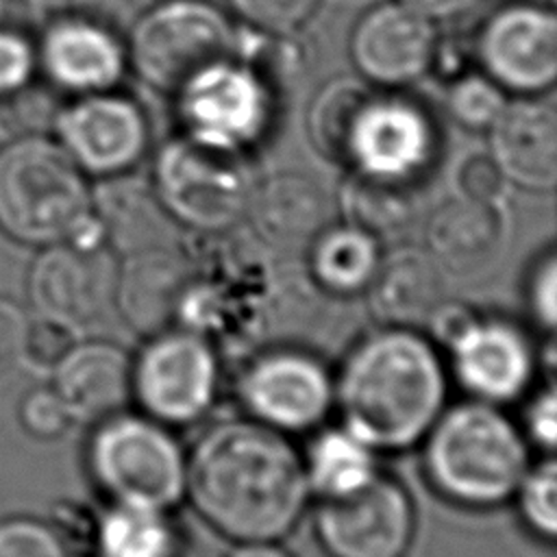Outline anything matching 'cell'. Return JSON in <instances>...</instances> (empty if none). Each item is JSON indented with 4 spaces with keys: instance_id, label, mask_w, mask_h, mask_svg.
Masks as SVG:
<instances>
[{
    "instance_id": "6da1fadb",
    "label": "cell",
    "mask_w": 557,
    "mask_h": 557,
    "mask_svg": "<svg viewBox=\"0 0 557 557\" xmlns=\"http://www.w3.org/2000/svg\"><path fill=\"white\" fill-rule=\"evenodd\" d=\"M185 498L222 537L278 542L311 500L302 453L248 416L213 422L187 453Z\"/></svg>"
},
{
    "instance_id": "7a4b0ae2",
    "label": "cell",
    "mask_w": 557,
    "mask_h": 557,
    "mask_svg": "<svg viewBox=\"0 0 557 557\" xmlns=\"http://www.w3.org/2000/svg\"><path fill=\"white\" fill-rule=\"evenodd\" d=\"M333 385L342 426L376 453L418 446L448 398L440 348L420 329L379 326L357 337Z\"/></svg>"
},
{
    "instance_id": "3957f363",
    "label": "cell",
    "mask_w": 557,
    "mask_h": 557,
    "mask_svg": "<svg viewBox=\"0 0 557 557\" xmlns=\"http://www.w3.org/2000/svg\"><path fill=\"white\" fill-rule=\"evenodd\" d=\"M420 444L429 485L468 509L511 500L531 463L520 426L498 405L474 398L444 407Z\"/></svg>"
},
{
    "instance_id": "277c9868",
    "label": "cell",
    "mask_w": 557,
    "mask_h": 557,
    "mask_svg": "<svg viewBox=\"0 0 557 557\" xmlns=\"http://www.w3.org/2000/svg\"><path fill=\"white\" fill-rule=\"evenodd\" d=\"M91 220L89 176L52 135H17L0 146V233L20 246L72 239Z\"/></svg>"
},
{
    "instance_id": "5b68a950",
    "label": "cell",
    "mask_w": 557,
    "mask_h": 557,
    "mask_svg": "<svg viewBox=\"0 0 557 557\" xmlns=\"http://www.w3.org/2000/svg\"><path fill=\"white\" fill-rule=\"evenodd\" d=\"M85 468L113 505L172 511L185 498L187 453L170 426L126 409L94 424Z\"/></svg>"
},
{
    "instance_id": "8992f818",
    "label": "cell",
    "mask_w": 557,
    "mask_h": 557,
    "mask_svg": "<svg viewBox=\"0 0 557 557\" xmlns=\"http://www.w3.org/2000/svg\"><path fill=\"white\" fill-rule=\"evenodd\" d=\"M124 46L128 70L172 96L196 72L237 54L239 24L213 0H157L133 22Z\"/></svg>"
},
{
    "instance_id": "52a82bcc",
    "label": "cell",
    "mask_w": 557,
    "mask_h": 557,
    "mask_svg": "<svg viewBox=\"0 0 557 557\" xmlns=\"http://www.w3.org/2000/svg\"><path fill=\"white\" fill-rule=\"evenodd\" d=\"M248 154L196 141L165 139L152 161L150 187L176 226L222 233L244 224L255 187Z\"/></svg>"
},
{
    "instance_id": "ba28073f",
    "label": "cell",
    "mask_w": 557,
    "mask_h": 557,
    "mask_svg": "<svg viewBox=\"0 0 557 557\" xmlns=\"http://www.w3.org/2000/svg\"><path fill=\"white\" fill-rule=\"evenodd\" d=\"M172 100L178 133L239 154L268 135L274 117L272 81L237 54L196 72Z\"/></svg>"
},
{
    "instance_id": "9c48e42d",
    "label": "cell",
    "mask_w": 557,
    "mask_h": 557,
    "mask_svg": "<svg viewBox=\"0 0 557 557\" xmlns=\"http://www.w3.org/2000/svg\"><path fill=\"white\" fill-rule=\"evenodd\" d=\"M220 376V352L205 337L172 326L146 337L133 357V400L148 418L185 426L209 413Z\"/></svg>"
},
{
    "instance_id": "30bf717a",
    "label": "cell",
    "mask_w": 557,
    "mask_h": 557,
    "mask_svg": "<svg viewBox=\"0 0 557 557\" xmlns=\"http://www.w3.org/2000/svg\"><path fill=\"white\" fill-rule=\"evenodd\" d=\"M237 398L248 418L285 435L315 431L333 411V372L315 350L268 346L246 359Z\"/></svg>"
},
{
    "instance_id": "8fae6325",
    "label": "cell",
    "mask_w": 557,
    "mask_h": 557,
    "mask_svg": "<svg viewBox=\"0 0 557 557\" xmlns=\"http://www.w3.org/2000/svg\"><path fill=\"white\" fill-rule=\"evenodd\" d=\"M416 524L409 490L385 472L346 496L315 498L313 507V535L326 557H405Z\"/></svg>"
},
{
    "instance_id": "7c38bea8",
    "label": "cell",
    "mask_w": 557,
    "mask_h": 557,
    "mask_svg": "<svg viewBox=\"0 0 557 557\" xmlns=\"http://www.w3.org/2000/svg\"><path fill=\"white\" fill-rule=\"evenodd\" d=\"M50 135L94 178L133 172L150 148V122L144 107L117 89L61 102Z\"/></svg>"
},
{
    "instance_id": "4fadbf2b",
    "label": "cell",
    "mask_w": 557,
    "mask_h": 557,
    "mask_svg": "<svg viewBox=\"0 0 557 557\" xmlns=\"http://www.w3.org/2000/svg\"><path fill=\"white\" fill-rule=\"evenodd\" d=\"M476 67L509 96H544L557 78V15L542 2L494 9L472 41Z\"/></svg>"
},
{
    "instance_id": "5bb4252c",
    "label": "cell",
    "mask_w": 557,
    "mask_h": 557,
    "mask_svg": "<svg viewBox=\"0 0 557 557\" xmlns=\"http://www.w3.org/2000/svg\"><path fill=\"white\" fill-rule=\"evenodd\" d=\"M440 148L435 120L403 91L374 89L361 107L346 152V170L418 183Z\"/></svg>"
},
{
    "instance_id": "9a60e30c",
    "label": "cell",
    "mask_w": 557,
    "mask_h": 557,
    "mask_svg": "<svg viewBox=\"0 0 557 557\" xmlns=\"http://www.w3.org/2000/svg\"><path fill=\"white\" fill-rule=\"evenodd\" d=\"M440 37V24L416 7L381 0L352 24L348 57L370 87L403 91L433 70Z\"/></svg>"
},
{
    "instance_id": "2e32d148",
    "label": "cell",
    "mask_w": 557,
    "mask_h": 557,
    "mask_svg": "<svg viewBox=\"0 0 557 557\" xmlns=\"http://www.w3.org/2000/svg\"><path fill=\"white\" fill-rule=\"evenodd\" d=\"M115 255L61 242L39 248L26 276V294L37 315L76 333L98 322L113 305Z\"/></svg>"
},
{
    "instance_id": "e0dca14e",
    "label": "cell",
    "mask_w": 557,
    "mask_h": 557,
    "mask_svg": "<svg viewBox=\"0 0 557 557\" xmlns=\"http://www.w3.org/2000/svg\"><path fill=\"white\" fill-rule=\"evenodd\" d=\"M37 72L59 94L117 89L128 72L124 39L102 20L87 13H63L35 33Z\"/></svg>"
},
{
    "instance_id": "ac0fdd59",
    "label": "cell",
    "mask_w": 557,
    "mask_h": 557,
    "mask_svg": "<svg viewBox=\"0 0 557 557\" xmlns=\"http://www.w3.org/2000/svg\"><path fill=\"white\" fill-rule=\"evenodd\" d=\"M457 385L474 400L503 405L527 394L537 352L513 322L479 313L446 348Z\"/></svg>"
},
{
    "instance_id": "d6986e66",
    "label": "cell",
    "mask_w": 557,
    "mask_h": 557,
    "mask_svg": "<svg viewBox=\"0 0 557 557\" xmlns=\"http://www.w3.org/2000/svg\"><path fill=\"white\" fill-rule=\"evenodd\" d=\"M487 152L511 187L544 194L557 185V111L544 96H509L485 131Z\"/></svg>"
},
{
    "instance_id": "ffe728a7",
    "label": "cell",
    "mask_w": 557,
    "mask_h": 557,
    "mask_svg": "<svg viewBox=\"0 0 557 557\" xmlns=\"http://www.w3.org/2000/svg\"><path fill=\"white\" fill-rule=\"evenodd\" d=\"M183 248L154 246L117 261L113 309L128 331L144 339L176 326L178 305L189 283Z\"/></svg>"
},
{
    "instance_id": "44dd1931",
    "label": "cell",
    "mask_w": 557,
    "mask_h": 557,
    "mask_svg": "<svg viewBox=\"0 0 557 557\" xmlns=\"http://www.w3.org/2000/svg\"><path fill=\"white\" fill-rule=\"evenodd\" d=\"M131 368L133 357L122 346L107 339H78L50 372V385L72 422L96 424L124 411L133 400Z\"/></svg>"
},
{
    "instance_id": "7402d4cb",
    "label": "cell",
    "mask_w": 557,
    "mask_h": 557,
    "mask_svg": "<svg viewBox=\"0 0 557 557\" xmlns=\"http://www.w3.org/2000/svg\"><path fill=\"white\" fill-rule=\"evenodd\" d=\"M507 239L505 202L453 196L424 222V248L442 270L472 274L498 257Z\"/></svg>"
},
{
    "instance_id": "603a6c76",
    "label": "cell",
    "mask_w": 557,
    "mask_h": 557,
    "mask_svg": "<svg viewBox=\"0 0 557 557\" xmlns=\"http://www.w3.org/2000/svg\"><path fill=\"white\" fill-rule=\"evenodd\" d=\"M244 222L265 248H307L329 224V200L309 176L276 172L255 183Z\"/></svg>"
},
{
    "instance_id": "cb8c5ba5",
    "label": "cell",
    "mask_w": 557,
    "mask_h": 557,
    "mask_svg": "<svg viewBox=\"0 0 557 557\" xmlns=\"http://www.w3.org/2000/svg\"><path fill=\"white\" fill-rule=\"evenodd\" d=\"M363 296L379 326L422 329L444 298L442 268L424 246H396L383 252Z\"/></svg>"
},
{
    "instance_id": "d4e9b609",
    "label": "cell",
    "mask_w": 557,
    "mask_h": 557,
    "mask_svg": "<svg viewBox=\"0 0 557 557\" xmlns=\"http://www.w3.org/2000/svg\"><path fill=\"white\" fill-rule=\"evenodd\" d=\"M91 213L104 246L115 257L174 246V220L157 200L150 183H137L131 172L98 178V185L91 187Z\"/></svg>"
},
{
    "instance_id": "484cf974",
    "label": "cell",
    "mask_w": 557,
    "mask_h": 557,
    "mask_svg": "<svg viewBox=\"0 0 557 557\" xmlns=\"http://www.w3.org/2000/svg\"><path fill=\"white\" fill-rule=\"evenodd\" d=\"M381 257L383 242L346 222H329L305 248V274L322 294L350 300L363 296Z\"/></svg>"
},
{
    "instance_id": "4316f807",
    "label": "cell",
    "mask_w": 557,
    "mask_h": 557,
    "mask_svg": "<svg viewBox=\"0 0 557 557\" xmlns=\"http://www.w3.org/2000/svg\"><path fill=\"white\" fill-rule=\"evenodd\" d=\"M96 557H205L194 533L170 511L113 505L100 509Z\"/></svg>"
},
{
    "instance_id": "83f0119b",
    "label": "cell",
    "mask_w": 557,
    "mask_h": 557,
    "mask_svg": "<svg viewBox=\"0 0 557 557\" xmlns=\"http://www.w3.org/2000/svg\"><path fill=\"white\" fill-rule=\"evenodd\" d=\"M342 222L357 226L379 242L403 235L416 220V185L346 170L335 194Z\"/></svg>"
},
{
    "instance_id": "f1b7e54d",
    "label": "cell",
    "mask_w": 557,
    "mask_h": 557,
    "mask_svg": "<svg viewBox=\"0 0 557 557\" xmlns=\"http://www.w3.org/2000/svg\"><path fill=\"white\" fill-rule=\"evenodd\" d=\"M307 485L315 498L346 496L370 483L381 470L376 450L346 426H318L302 455Z\"/></svg>"
},
{
    "instance_id": "f546056e",
    "label": "cell",
    "mask_w": 557,
    "mask_h": 557,
    "mask_svg": "<svg viewBox=\"0 0 557 557\" xmlns=\"http://www.w3.org/2000/svg\"><path fill=\"white\" fill-rule=\"evenodd\" d=\"M372 91L374 87L357 74L333 76L313 91L305 111V133L315 154L329 163L346 165L352 126Z\"/></svg>"
},
{
    "instance_id": "4dcf8cb0",
    "label": "cell",
    "mask_w": 557,
    "mask_h": 557,
    "mask_svg": "<svg viewBox=\"0 0 557 557\" xmlns=\"http://www.w3.org/2000/svg\"><path fill=\"white\" fill-rule=\"evenodd\" d=\"M507 100L509 94L479 67L463 70L448 78L444 91V109L448 117L459 128L481 135H485Z\"/></svg>"
},
{
    "instance_id": "1f68e13d",
    "label": "cell",
    "mask_w": 557,
    "mask_h": 557,
    "mask_svg": "<svg viewBox=\"0 0 557 557\" xmlns=\"http://www.w3.org/2000/svg\"><path fill=\"white\" fill-rule=\"evenodd\" d=\"M522 524L540 540L553 542L557 535V461L544 455L529 463L513 496Z\"/></svg>"
},
{
    "instance_id": "d6a6232c",
    "label": "cell",
    "mask_w": 557,
    "mask_h": 557,
    "mask_svg": "<svg viewBox=\"0 0 557 557\" xmlns=\"http://www.w3.org/2000/svg\"><path fill=\"white\" fill-rule=\"evenodd\" d=\"M59 91L37 78L0 98V126L11 135H50L61 107Z\"/></svg>"
},
{
    "instance_id": "836d02e7",
    "label": "cell",
    "mask_w": 557,
    "mask_h": 557,
    "mask_svg": "<svg viewBox=\"0 0 557 557\" xmlns=\"http://www.w3.org/2000/svg\"><path fill=\"white\" fill-rule=\"evenodd\" d=\"M231 17L255 33L289 37L318 11L322 0H224Z\"/></svg>"
},
{
    "instance_id": "e575fe53",
    "label": "cell",
    "mask_w": 557,
    "mask_h": 557,
    "mask_svg": "<svg viewBox=\"0 0 557 557\" xmlns=\"http://www.w3.org/2000/svg\"><path fill=\"white\" fill-rule=\"evenodd\" d=\"M507 181L487 150L463 152L450 174L453 196L481 202H505Z\"/></svg>"
},
{
    "instance_id": "d590c367",
    "label": "cell",
    "mask_w": 557,
    "mask_h": 557,
    "mask_svg": "<svg viewBox=\"0 0 557 557\" xmlns=\"http://www.w3.org/2000/svg\"><path fill=\"white\" fill-rule=\"evenodd\" d=\"M48 524L70 557H96L100 509L81 500H59Z\"/></svg>"
},
{
    "instance_id": "8d00e7d4",
    "label": "cell",
    "mask_w": 557,
    "mask_h": 557,
    "mask_svg": "<svg viewBox=\"0 0 557 557\" xmlns=\"http://www.w3.org/2000/svg\"><path fill=\"white\" fill-rule=\"evenodd\" d=\"M78 342V333L57 320L37 315L28 320L22 361L37 372L50 374Z\"/></svg>"
},
{
    "instance_id": "74e56055",
    "label": "cell",
    "mask_w": 557,
    "mask_h": 557,
    "mask_svg": "<svg viewBox=\"0 0 557 557\" xmlns=\"http://www.w3.org/2000/svg\"><path fill=\"white\" fill-rule=\"evenodd\" d=\"M0 557H70L48 522L15 516L0 522Z\"/></svg>"
},
{
    "instance_id": "f35d334b",
    "label": "cell",
    "mask_w": 557,
    "mask_h": 557,
    "mask_svg": "<svg viewBox=\"0 0 557 557\" xmlns=\"http://www.w3.org/2000/svg\"><path fill=\"white\" fill-rule=\"evenodd\" d=\"M17 418L22 429L41 442L59 440L72 426V418L52 385L33 387L26 392L20 400Z\"/></svg>"
},
{
    "instance_id": "ab89813d",
    "label": "cell",
    "mask_w": 557,
    "mask_h": 557,
    "mask_svg": "<svg viewBox=\"0 0 557 557\" xmlns=\"http://www.w3.org/2000/svg\"><path fill=\"white\" fill-rule=\"evenodd\" d=\"M37 78L35 35L0 24V98Z\"/></svg>"
},
{
    "instance_id": "60d3db41",
    "label": "cell",
    "mask_w": 557,
    "mask_h": 557,
    "mask_svg": "<svg viewBox=\"0 0 557 557\" xmlns=\"http://www.w3.org/2000/svg\"><path fill=\"white\" fill-rule=\"evenodd\" d=\"M524 298L540 331L553 335L557 326V255L553 248L544 250L531 265Z\"/></svg>"
},
{
    "instance_id": "b9f144b4",
    "label": "cell",
    "mask_w": 557,
    "mask_h": 557,
    "mask_svg": "<svg viewBox=\"0 0 557 557\" xmlns=\"http://www.w3.org/2000/svg\"><path fill=\"white\" fill-rule=\"evenodd\" d=\"M520 431L529 446L540 448L544 455L555 453L557 444V392L555 379L546 376L524 405Z\"/></svg>"
},
{
    "instance_id": "7bdbcfd3",
    "label": "cell",
    "mask_w": 557,
    "mask_h": 557,
    "mask_svg": "<svg viewBox=\"0 0 557 557\" xmlns=\"http://www.w3.org/2000/svg\"><path fill=\"white\" fill-rule=\"evenodd\" d=\"M479 315V309L463 300H446L442 298L437 307L429 313V318L422 324V333L437 346L448 348Z\"/></svg>"
},
{
    "instance_id": "ee69618b",
    "label": "cell",
    "mask_w": 557,
    "mask_h": 557,
    "mask_svg": "<svg viewBox=\"0 0 557 557\" xmlns=\"http://www.w3.org/2000/svg\"><path fill=\"white\" fill-rule=\"evenodd\" d=\"M26 329V311L17 302L0 296V379L22 363Z\"/></svg>"
},
{
    "instance_id": "f6af8a7d",
    "label": "cell",
    "mask_w": 557,
    "mask_h": 557,
    "mask_svg": "<svg viewBox=\"0 0 557 557\" xmlns=\"http://www.w3.org/2000/svg\"><path fill=\"white\" fill-rule=\"evenodd\" d=\"M403 2L416 7L418 11H422L437 24H442V22H453L468 15L483 0H403Z\"/></svg>"
},
{
    "instance_id": "bcb514c9",
    "label": "cell",
    "mask_w": 557,
    "mask_h": 557,
    "mask_svg": "<svg viewBox=\"0 0 557 557\" xmlns=\"http://www.w3.org/2000/svg\"><path fill=\"white\" fill-rule=\"evenodd\" d=\"M226 557H294L278 542H242Z\"/></svg>"
}]
</instances>
